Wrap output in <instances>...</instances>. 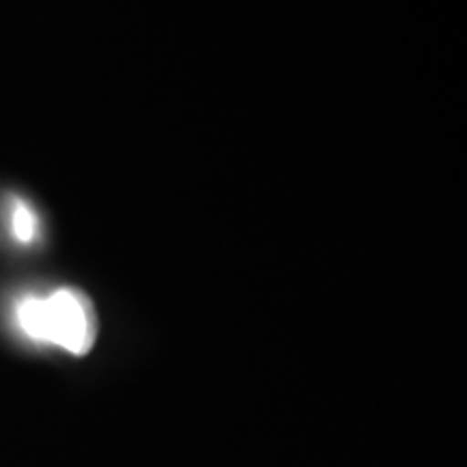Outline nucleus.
<instances>
[{
  "label": "nucleus",
  "mask_w": 467,
  "mask_h": 467,
  "mask_svg": "<svg viewBox=\"0 0 467 467\" xmlns=\"http://www.w3.org/2000/svg\"><path fill=\"white\" fill-rule=\"evenodd\" d=\"M14 318L28 340L78 358L89 353L98 337L96 307L76 288H58L46 296L28 295L16 303Z\"/></svg>",
  "instance_id": "obj_1"
},
{
  "label": "nucleus",
  "mask_w": 467,
  "mask_h": 467,
  "mask_svg": "<svg viewBox=\"0 0 467 467\" xmlns=\"http://www.w3.org/2000/svg\"><path fill=\"white\" fill-rule=\"evenodd\" d=\"M9 227L17 243L31 244L39 236V217L31 203L14 197L9 203Z\"/></svg>",
  "instance_id": "obj_2"
}]
</instances>
